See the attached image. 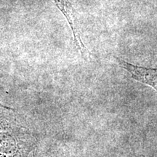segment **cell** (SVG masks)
<instances>
[{
    "label": "cell",
    "mask_w": 157,
    "mask_h": 157,
    "mask_svg": "<svg viewBox=\"0 0 157 157\" xmlns=\"http://www.w3.org/2000/svg\"><path fill=\"white\" fill-rule=\"evenodd\" d=\"M114 58L121 67L131 74V76L135 80L150 86L157 92V68H146L135 66L118 57Z\"/></svg>",
    "instance_id": "cell-1"
}]
</instances>
